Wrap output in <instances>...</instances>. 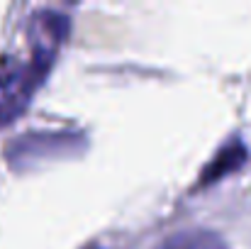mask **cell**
Returning <instances> with one entry per match:
<instances>
[{
  "label": "cell",
  "instance_id": "6da1fadb",
  "mask_svg": "<svg viewBox=\"0 0 251 249\" xmlns=\"http://www.w3.org/2000/svg\"><path fill=\"white\" fill-rule=\"evenodd\" d=\"M88 149V139L81 132L56 130V132H27L7 142L5 162L12 171L27 173L56 162L78 159Z\"/></svg>",
  "mask_w": 251,
  "mask_h": 249
},
{
  "label": "cell",
  "instance_id": "7a4b0ae2",
  "mask_svg": "<svg viewBox=\"0 0 251 249\" xmlns=\"http://www.w3.org/2000/svg\"><path fill=\"white\" fill-rule=\"evenodd\" d=\"M51 61L32 56L25 66H10L0 76V127L17 120L20 112L29 105L34 90L44 83L51 71Z\"/></svg>",
  "mask_w": 251,
  "mask_h": 249
},
{
  "label": "cell",
  "instance_id": "3957f363",
  "mask_svg": "<svg viewBox=\"0 0 251 249\" xmlns=\"http://www.w3.org/2000/svg\"><path fill=\"white\" fill-rule=\"evenodd\" d=\"M69 25H71L69 17L59 10H37L27 25L32 56H42V59L54 61L59 47L69 37Z\"/></svg>",
  "mask_w": 251,
  "mask_h": 249
},
{
  "label": "cell",
  "instance_id": "277c9868",
  "mask_svg": "<svg viewBox=\"0 0 251 249\" xmlns=\"http://www.w3.org/2000/svg\"><path fill=\"white\" fill-rule=\"evenodd\" d=\"M244 162H247V147L242 144V139H232V142H227V144L217 152V157H215L210 164L202 168L198 183H200V186H210V183L225 178L227 173L242 168Z\"/></svg>",
  "mask_w": 251,
  "mask_h": 249
},
{
  "label": "cell",
  "instance_id": "5b68a950",
  "mask_svg": "<svg viewBox=\"0 0 251 249\" xmlns=\"http://www.w3.org/2000/svg\"><path fill=\"white\" fill-rule=\"evenodd\" d=\"M159 249H227V245L210 230H185L171 235Z\"/></svg>",
  "mask_w": 251,
  "mask_h": 249
}]
</instances>
